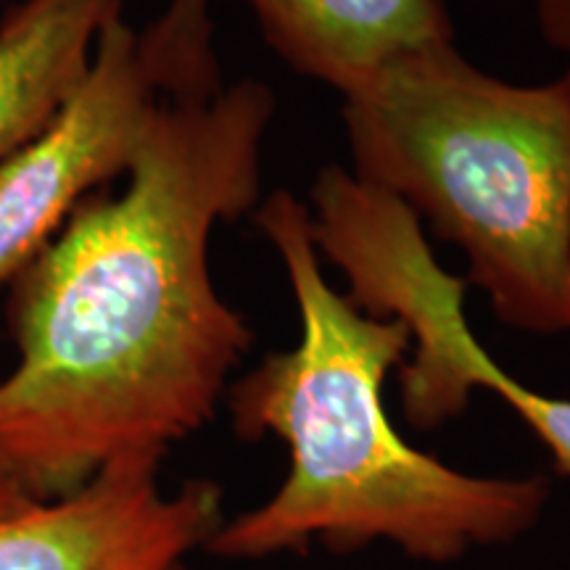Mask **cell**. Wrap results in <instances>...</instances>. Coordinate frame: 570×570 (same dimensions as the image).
<instances>
[{
    "label": "cell",
    "mask_w": 570,
    "mask_h": 570,
    "mask_svg": "<svg viewBox=\"0 0 570 570\" xmlns=\"http://www.w3.org/2000/svg\"><path fill=\"white\" fill-rule=\"evenodd\" d=\"M267 85L164 101L119 194H90L13 277L0 468L35 502L114 460L167 458L217 415L254 344L212 281L219 223L262 202Z\"/></svg>",
    "instance_id": "1"
},
{
    "label": "cell",
    "mask_w": 570,
    "mask_h": 570,
    "mask_svg": "<svg viewBox=\"0 0 570 570\" xmlns=\"http://www.w3.org/2000/svg\"><path fill=\"white\" fill-rule=\"evenodd\" d=\"M254 223L281 256L302 336L230 383L227 410L235 436L283 441L291 465L273 497L225 518L204 550L267 560L386 544L410 560L452 566L529 537L552 497L544 475L465 473L396 431L383 389L410 354V333L333 291L309 206L275 190L256 204Z\"/></svg>",
    "instance_id": "2"
},
{
    "label": "cell",
    "mask_w": 570,
    "mask_h": 570,
    "mask_svg": "<svg viewBox=\"0 0 570 570\" xmlns=\"http://www.w3.org/2000/svg\"><path fill=\"white\" fill-rule=\"evenodd\" d=\"M352 175L428 219L504 325L568 327L570 82L512 85L454 46L344 96Z\"/></svg>",
    "instance_id": "3"
},
{
    "label": "cell",
    "mask_w": 570,
    "mask_h": 570,
    "mask_svg": "<svg viewBox=\"0 0 570 570\" xmlns=\"http://www.w3.org/2000/svg\"><path fill=\"white\" fill-rule=\"evenodd\" d=\"M344 277L362 312L407 327L399 399L412 428L446 425L468 410L473 391H491L550 449L554 470L570 475V399L525 386L481 346L462 309L468 283L439 265L423 227L407 217L370 227L348 252Z\"/></svg>",
    "instance_id": "4"
},
{
    "label": "cell",
    "mask_w": 570,
    "mask_h": 570,
    "mask_svg": "<svg viewBox=\"0 0 570 570\" xmlns=\"http://www.w3.org/2000/svg\"><path fill=\"white\" fill-rule=\"evenodd\" d=\"M169 101L151 59L119 17L51 122L0 161V285H9L104 183L127 175Z\"/></svg>",
    "instance_id": "5"
},
{
    "label": "cell",
    "mask_w": 570,
    "mask_h": 570,
    "mask_svg": "<svg viewBox=\"0 0 570 570\" xmlns=\"http://www.w3.org/2000/svg\"><path fill=\"white\" fill-rule=\"evenodd\" d=\"M159 454L114 460L67 497L0 518V570H167L223 525L219 483L164 491Z\"/></svg>",
    "instance_id": "6"
},
{
    "label": "cell",
    "mask_w": 570,
    "mask_h": 570,
    "mask_svg": "<svg viewBox=\"0 0 570 570\" xmlns=\"http://www.w3.org/2000/svg\"><path fill=\"white\" fill-rule=\"evenodd\" d=\"M296 75L348 96L391 63L454 46L446 0H240Z\"/></svg>",
    "instance_id": "7"
},
{
    "label": "cell",
    "mask_w": 570,
    "mask_h": 570,
    "mask_svg": "<svg viewBox=\"0 0 570 570\" xmlns=\"http://www.w3.org/2000/svg\"><path fill=\"white\" fill-rule=\"evenodd\" d=\"M127 0H11L0 19V161L30 142L90 67Z\"/></svg>",
    "instance_id": "8"
},
{
    "label": "cell",
    "mask_w": 570,
    "mask_h": 570,
    "mask_svg": "<svg viewBox=\"0 0 570 570\" xmlns=\"http://www.w3.org/2000/svg\"><path fill=\"white\" fill-rule=\"evenodd\" d=\"M541 38L568 56L566 80L570 82V0H531Z\"/></svg>",
    "instance_id": "9"
},
{
    "label": "cell",
    "mask_w": 570,
    "mask_h": 570,
    "mask_svg": "<svg viewBox=\"0 0 570 570\" xmlns=\"http://www.w3.org/2000/svg\"><path fill=\"white\" fill-rule=\"evenodd\" d=\"M32 504L35 499L27 494L3 468H0V518L32 508Z\"/></svg>",
    "instance_id": "10"
},
{
    "label": "cell",
    "mask_w": 570,
    "mask_h": 570,
    "mask_svg": "<svg viewBox=\"0 0 570 570\" xmlns=\"http://www.w3.org/2000/svg\"><path fill=\"white\" fill-rule=\"evenodd\" d=\"M167 570H190L188 566H185V562H177V566H173V568H167Z\"/></svg>",
    "instance_id": "11"
},
{
    "label": "cell",
    "mask_w": 570,
    "mask_h": 570,
    "mask_svg": "<svg viewBox=\"0 0 570 570\" xmlns=\"http://www.w3.org/2000/svg\"><path fill=\"white\" fill-rule=\"evenodd\" d=\"M566 333H570V294H568V327H566Z\"/></svg>",
    "instance_id": "12"
},
{
    "label": "cell",
    "mask_w": 570,
    "mask_h": 570,
    "mask_svg": "<svg viewBox=\"0 0 570 570\" xmlns=\"http://www.w3.org/2000/svg\"><path fill=\"white\" fill-rule=\"evenodd\" d=\"M0 3H11V0H0Z\"/></svg>",
    "instance_id": "13"
}]
</instances>
